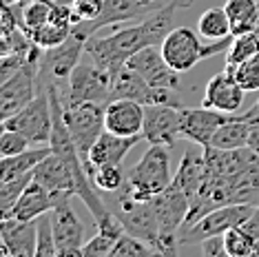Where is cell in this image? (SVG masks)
Returning a JSON list of instances; mask_svg holds the SVG:
<instances>
[{"mask_svg": "<svg viewBox=\"0 0 259 257\" xmlns=\"http://www.w3.org/2000/svg\"><path fill=\"white\" fill-rule=\"evenodd\" d=\"M175 9L180 7L175 5V0H170L155 14L146 16L144 20H138V25L117 29L111 36H91L84 42V54H89L91 60L104 67L107 71L115 73L140 49L164 42V38L173 31Z\"/></svg>", "mask_w": 259, "mask_h": 257, "instance_id": "obj_1", "label": "cell"}, {"mask_svg": "<svg viewBox=\"0 0 259 257\" xmlns=\"http://www.w3.org/2000/svg\"><path fill=\"white\" fill-rule=\"evenodd\" d=\"M170 178V149L162 144H151L149 151L140 157L138 164L126 173V182L120 191L131 195L133 200H153L166 191Z\"/></svg>", "mask_w": 259, "mask_h": 257, "instance_id": "obj_2", "label": "cell"}, {"mask_svg": "<svg viewBox=\"0 0 259 257\" xmlns=\"http://www.w3.org/2000/svg\"><path fill=\"white\" fill-rule=\"evenodd\" d=\"M233 33L220 40H210V45H202L191 27H173V31L164 38L160 45L162 56L175 71L184 73L191 71L195 64H199L206 58H213L220 54H226L233 45Z\"/></svg>", "mask_w": 259, "mask_h": 257, "instance_id": "obj_3", "label": "cell"}, {"mask_svg": "<svg viewBox=\"0 0 259 257\" xmlns=\"http://www.w3.org/2000/svg\"><path fill=\"white\" fill-rule=\"evenodd\" d=\"M84 42L80 36H75L71 31L64 42L49 47V49L42 51V58H40V69H38V93L40 91H49V89H58L64 91L69 84V78H71L73 69L78 67L80 56L84 51Z\"/></svg>", "mask_w": 259, "mask_h": 257, "instance_id": "obj_4", "label": "cell"}, {"mask_svg": "<svg viewBox=\"0 0 259 257\" xmlns=\"http://www.w3.org/2000/svg\"><path fill=\"white\" fill-rule=\"evenodd\" d=\"M62 107H64V122H67L69 133H71V138H73V144L87 166L91 147L96 144V140L102 136L104 128H107L104 126V111H107V104L84 100V102H75V104H62Z\"/></svg>", "mask_w": 259, "mask_h": 257, "instance_id": "obj_5", "label": "cell"}, {"mask_svg": "<svg viewBox=\"0 0 259 257\" xmlns=\"http://www.w3.org/2000/svg\"><path fill=\"white\" fill-rule=\"evenodd\" d=\"M111 211L122 220L126 233L149 242L153 248L157 246L160 239V222H157V211L153 200H133L124 191H115L111 197Z\"/></svg>", "mask_w": 259, "mask_h": 257, "instance_id": "obj_6", "label": "cell"}, {"mask_svg": "<svg viewBox=\"0 0 259 257\" xmlns=\"http://www.w3.org/2000/svg\"><path fill=\"white\" fill-rule=\"evenodd\" d=\"M164 5H166L164 0H104V7L98 18L73 25V33L82 40H89L102 27H115L133 20H144L146 16L155 14Z\"/></svg>", "mask_w": 259, "mask_h": 257, "instance_id": "obj_7", "label": "cell"}, {"mask_svg": "<svg viewBox=\"0 0 259 257\" xmlns=\"http://www.w3.org/2000/svg\"><path fill=\"white\" fill-rule=\"evenodd\" d=\"M111 82H113V73L100 67L98 62H78L73 69L69 84L60 96L62 104H75V102H104L113 100L111 98Z\"/></svg>", "mask_w": 259, "mask_h": 257, "instance_id": "obj_8", "label": "cell"}, {"mask_svg": "<svg viewBox=\"0 0 259 257\" xmlns=\"http://www.w3.org/2000/svg\"><path fill=\"white\" fill-rule=\"evenodd\" d=\"M3 128H14L22 133L31 147H42L51 142L54 131V113H51V98L47 91H40L25 109L14 113L11 118L3 120Z\"/></svg>", "mask_w": 259, "mask_h": 257, "instance_id": "obj_9", "label": "cell"}, {"mask_svg": "<svg viewBox=\"0 0 259 257\" xmlns=\"http://www.w3.org/2000/svg\"><path fill=\"white\" fill-rule=\"evenodd\" d=\"M71 193H54V208H51V222H54V235L58 257H82L84 246V224L71 208Z\"/></svg>", "mask_w": 259, "mask_h": 257, "instance_id": "obj_10", "label": "cell"}, {"mask_svg": "<svg viewBox=\"0 0 259 257\" xmlns=\"http://www.w3.org/2000/svg\"><path fill=\"white\" fill-rule=\"evenodd\" d=\"M252 211H255V204H228V206L215 208V211L206 213L199 222L180 233V246L202 242V239L213 235H224L235 226L244 224L252 215Z\"/></svg>", "mask_w": 259, "mask_h": 257, "instance_id": "obj_11", "label": "cell"}, {"mask_svg": "<svg viewBox=\"0 0 259 257\" xmlns=\"http://www.w3.org/2000/svg\"><path fill=\"white\" fill-rule=\"evenodd\" d=\"M40 58H31L25 67H20L9 80L3 82V87H0V120L11 118L38 96L36 80H38Z\"/></svg>", "mask_w": 259, "mask_h": 257, "instance_id": "obj_12", "label": "cell"}, {"mask_svg": "<svg viewBox=\"0 0 259 257\" xmlns=\"http://www.w3.org/2000/svg\"><path fill=\"white\" fill-rule=\"evenodd\" d=\"M142 138L149 144L173 149L182 138V107L173 104H144Z\"/></svg>", "mask_w": 259, "mask_h": 257, "instance_id": "obj_13", "label": "cell"}, {"mask_svg": "<svg viewBox=\"0 0 259 257\" xmlns=\"http://www.w3.org/2000/svg\"><path fill=\"white\" fill-rule=\"evenodd\" d=\"M126 67L142 75L151 87L180 89V84H182L180 71H175V69L164 60L162 49H157V47H144V49H140L138 54H133L126 60Z\"/></svg>", "mask_w": 259, "mask_h": 257, "instance_id": "obj_14", "label": "cell"}, {"mask_svg": "<svg viewBox=\"0 0 259 257\" xmlns=\"http://www.w3.org/2000/svg\"><path fill=\"white\" fill-rule=\"evenodd\" d=\"M228 120H231V113H222V111L208 109L204 104L197 109L182 107V138L191 140L193 144H199V147H208L217 128Z\"/></svg>", "mask_w": 259, "mask_h": 257, "instance_id": "obj_15", "label": "cell"}, {"mask_svg": "<svg viewBox=\"0 0 259 257\" xmlns=\"http://www.w3.org/2000/svg\"><path fill=\"white\" fill-rule=\"evenodd\" d=\"M104 126L117 136H142L144 128V104L128 98H115L107 102Z\"/></svg>", "mask_w": 259, "mask_h": 257, "instance_id": "obj_16", "label": "cell"}, {"mask_svg": "<svg viewBox=\"0 0 259 257\" xmlns=\"http://www.w3.org/2000/svg\"><path fill=\"white\" fill-rule=\"evenodd\" d=\"M0 244H5L11 257H33L38 246V222L3 218Z\"/></svg>", "mask_w": 259, "mask_h": 257, "instance_id": "obj_17", "label": "cell"}, {"mask_svg": "<svg viewBox=\"0 0 259 257\" xmlns=\"http://www.w3.org/2000/svg\"><path fill=\"white\" fill-rule=\"evenodd\" d=\"M244 93L246 91L241 89V84L224 69L222 73H215L208 80V84L204 89L202 104L208 109L222 111V113H235L244 102Z\"/></svg>", "mask_w": 259, "mask_h": 257, "instance_id": "obj_18", "label": "cell"}, {"mask_svg": "<svg viewBox=\"0 0 259 257\" xmlns=\"http://www.w3.org/2000/svg\"><path fill=\"white\" fill-rule=\"evenodd\" d=\"M140 140H142V136H117V133L104 128L102 136L96 140V144H93L89 151V160H87V171H89V175L96 166L122 164L124 157L128 155V151H131Z\"/></svg>", "mask_w": 259, "mask_h": 257, "instance_id": "obj_19", "label": "cell"}, {"mask_svg": "<svg viewBox=\"0 0 259 257\" xmlns=\"http://www.w3.org/2000/svg\"><path fill=\"white\" fill-rule=\"evenodd\" d=\"M33 180L47 186L51 193H71L75 195V180L69 171L67 162L62 160L56 151H51L33 171Z\"/></svg>", "mask_w": 259, "mask_h": 257, "instance_id": "obj_20", "label": "cell"}, {"mask_svg": "<svg viewBox=\"0 0 259 257\" xmlns=\"http://www.w3.org/2000/svg\"><path fill=\"white\" fill-rule=\"evenodd\" d=\"M54 208V193L47 186H42L36 180L27 184V189L22 191L18 202L14 204V208L5 215V218H16V220H38L40 215L49 213Z\"/></svg>", "mask_w": 259, "mask_h": 257, "instance_id": "obj_21", "label": "cell"}, {"mask_svg": "<svg viewBox=\"0 0 259 257\" xmlns=\"http://www.w3.org/2000/svg\"><path fill=\"white\" fill-rule=\"evenodd\" d=\"M51 144L49 147H33L27 149L18 155H9L0 160V182H7V180L14 178H22V175H29L36 171V166L45 160L47 155L51 153Z\"/></svg>", "mask_w": 259, "mask_h": 257, "instance_id": "obj_22", "label": "cell"}, {"mask_svg": "<svg viewBox=\"0 0 259 257\" xmlns=\"http://www.w3.org/2000/svg\"><path fill=\"white\" fill-rule=\"evenodd\" d=\"M202 182H204V155L202 153L197 155L195 149H191L182 157L178 173H175V178H173V184H178L188 195V200H193V197L197 195Z\"/></svg>", "mask_w": 259, "mask_h": 257, "instance_id": "obj_23", "label": "cell"}, {"mask_svg": "<svg viewBox=\"0 0 259 257\" xmlns=\"http://www.w3.org/2000/svg\"><path fill=\"white\" fill-rule=\"evenodd\" d=\"M250 126H252V122L246 120L241 113H231V120L224 122L217 128L210 144L220 149H244V147H248Z\"/></svg>", "mask_w": 259, "mask_h": 257, "instance_id": "obj_24", "label": "cell"}, {"mask_svg": "<svg viewBox=\"0 0 259 257\" xmlns=\"http://www.w3.org/2000/svg\"><path fill=\"white\" fill-rule=\"evenodd\" d=\"M231 20V33L241 36L259 29V5L257 0H226L224 5Z\"/></svg>", "mask_w": 259, "mask_h": 257, "instance_id": "obj_25", "label": "cell"}, {"mask_svg": "<svg viewBox=\"0 0 259 257\" xmlns=\"http://www.w3.org/2000/svg\"><path fill=\"white\" fill-rule=\"evenodd\" d=\"M197 31L206 40H220L231 36V20L224 7H210L206 9L197 20Z\"/></svg>", "mask_w": 259, "mask_h": 257, "instance_id": "obj_26", "label": "cell"}, {"mask_svg": "<svg viewBox=\"0 0 259 257\" xmlns=\"http://www.w3.org/2000/svg\"><path fill=\"white\" fill-rule=\"evenodd\" d=\"M255 54H259V29L233 38L231 49L226 51V69L239 67L241 62H246Z\"/></svg>", "mask_w": 259, "mask_h": 257, "instance_id": "obj_27", "label": "cell"}, {"mask_svg": "<svg viewBox=\"0 0 259 257\" xmlns=\"http://www.w3.org/2000/svg\"><path fill=\"white\" fill-rule=\"evenodd\" d=\"M224 239H226L228 257L259 255V242L244 229V226H235V229H231L228 233H224Z\"/></svg>", "mask_w": 259, "mask_h": 257, "instance_id": "obj_28", "label": "cell"}, {"mask_svg": "<svg viewBox=\"0 0 259 257\" xmlns=\"http://www.w3.org/2000/svg\"><path fill=\"white\" fill-rule=\"evenodd\" d=\"M91 180H93V186H96L98 191L115 193L124 186L126 175L122 173L120 164H102V166H96L91 171Z\"/></svg>", "mask_w": 259, "mask_h": 257, "instance_id": "obj_29", "label": "cell"}, {"mask_svg": "<svg viewBox=\"0 0 259 257\" xmlns=\"http://www.w3.org/2000/svg\"><path fill=\"white\" fill-rule=\"evenodd\" d=\"M151 255H157V250L153 248L149 242L131 235V233H124V235L115 242V246L109 257H151Z\"/></svg>", "mask_w": 259, "mask_h": 257, "instance_id": "obj_30", "label": "cell"}, {"mask_svg": "<svg viewBox=\"0 0 259 257\" xmlns=\"http://www.w3.org/2000/svg\"><path fill=\"white\" fill-rule=\"evenodd\" d=\"M33 180V173L22 175V178H14L7 180V182H0V215H7L14 204L18 202V197L22 195V191L27 189V184Z\"/></svg>", "mask_w": 259, "mask_h": 257, "instance_id": "obj_31", "label": "cell"}, {"mask_svg": "<svg viewBox=\"0 0 259 257\" xmlns=\"http://www.w3.org/2000/svg\"><path fill=\"white\" fill-rule=\"evenodd\" d=\"M38 222V246L36 257H58L56 235H54V222H51V211L40 215Z\"/></svg>", "mask_w": 259, "mask_h": 257, "instance_id": "obj_32", "label": "cell"}, {"mask_svg": "<svg viewBox=\"0 0 259 257\" xmlns=\"http://www.w3.org/2000/svg\"><path fill=\"white\" fill-rule=\"evenodd\" d=\"M235 80L241 84L244 91H259V54L248 58L235 69H226Z\"/></svg>", "mask_w": 259, "mask_h": 257, "instance_id": "obj_33", "label": "cell"}, {"mask_svg": "<svg viewBox=\"0 0 259 257\" xmlns=\"http://www.w3.org/2000/svg\"><path fill=\"white\" fill-rule=\"evenodd\" d=\"M29 147H31V142L22 133L14 131V128H3V136H0V155L3 157L18 155Z\"/></svg>", "mask_w": 259, "mask_h": 257, "instance_id": "obj_34", "label": "cell"}, {"mask_svg": "<svg viewBox=\"0 0 259 257\" xmlns=\"http://www.w3.org/2000/svg\"><path fill=\"white\" fill-rule=\"evenodd\" d=\"M115 242H117L115 237L96 231V235L91 239H87L84 246H82V257H109L115 246Z\"/></svg>", "mask_w": 259, "mask_h": 257, "instance_id": "obj_35", "label": "cell"}, {"mask_svg": "<svg viewBox=\"0 0 259 257\" xmlns=\"http://www.w3.org/2000/svg\"><path fill=\"white\" fill-rule=\"evenodd\" d=\"M102 7H104V0H73L71 3L73 25L96 20L100 16V11H102Z\"/></svg>", "mask_w": 259, "mask_h": 257, "instance_id": "obj_36", "label": "cell"}, {"mask_svg": "<svg viewBox=\"0 0 259 257\" xmlns=\"http://www.w3.org/2000/svg\"><path fill=\"white\" fill-rule=\"evenodd\" d=\"M199 250H202V255H206V257H226L228 255L224 235H213V237L202 239V242H199Z\"/></svg>", "mask_w": 259, "mask_h": 257, "instance_id": "obj_37", "label": "cell"}, {"mask_svg": "<svg viewBox=\"0 0 259 257\" xmlns=\"http://www.w3.org/2000/svg\"><path fill=\"white\" fill-rule=\"evenodd\" d=\"M241 226H244V229L248 231L250 235H252V237H255L257 242H259V204L255 206V211H252V215H250V218L246 220Z\"/></svg>", "mask_w": 259, "mask_h": 257, "instance_id": "obj_38", "label": "cell"}, {"mask_svg": "<svg viewBox=\"0 0 259 257\" xmlns=\"http://www.w3.org/2000/svg\"><path fill=\"white\" fill-rule=\"evenodd\" d=\"M248 149L252 151V153H257V155H259V120H257V122H252V126H250Z\"/></svg>", "mask_w": 259, "mask_h": 257, "instance_id": "obj_39", "label": "cell"}, {"mask_svg": "<svg viewBox=\"0 0 259 257\" xmlns=\"http://www.w3.org/2000/svg\"><path fill=\"white\" fill-rule=\"evenodd\" d=\"M193 3H195V0H175V5H178L180 9H188Z\"/></svg>", "mask_w": 259, "mask_h": 257, "instance_id": "obj_40", "label": "cell"}, {"mask_svg": "<svg viewBox=\"0 0 259 257\" xmlns=\"http://www.w3.org/2000/svg\"><path fill=\"white\" fill-rule=\"evenodd\" d=\"M56 3H62V5H69V7H71L73 0H56Z\"/></svg>", "mask_w": 259, "mask_h": 257, "instance_id": "obj_41", "label": "cell"}, {"mask_svg": "<svg viewBox=\"0 0 259 257\" xmlns=\"http://www.w3.org/2000/svg\"><path fill=\"white\" fill-rule=\"evenodd\" d=\"M3 3H11V5H14V3H22V0H3Z\"/></svg>", "mask_w": 259, "mask_h": 257, "instance_id": "obj_42", "label": "cell"}]
</instances>
